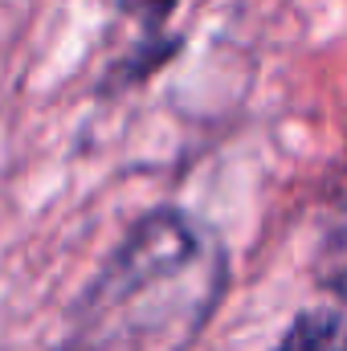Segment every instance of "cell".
I'll return each instance as SVG.
<instances>
[{"label":"cell","instance_id":"3957f363","mask_svg":"<svg viewBox=\"0 0 347 351\" xmlns=\"http://www.w3.org/2000/svg\"><path fill=\"white\" fill-rule=\"evenodd\" d=\"M274 351H347V306L323 302L298 311Z\"/></svg>","mask_w":347,"mask_h":351},{"label":"cell","instance_id":"7a4b0ae2","mask_svg":"<svg viewBox=\"0 0 347 351\" xmlns=\"http://www.w3.org/2000/svg\"><path fill=\"white\" fill-rule=\"evenodd\" d=\"M176 4H180V0H119V8L143 25V41H139L123 62H115V66H110L106 86H102V90L139 86V82H147L160 66H168V58L180 49V41H176V37H164V21L176 12Z\"/></svg>","mask_w":347,"mask_h":351},{"label":"cell","instance_id":"277c9868","mask_svg":"<svg viewBox=\"0 0 347 351\" xmlns=\"http://www.w3.org/2000/svg\"><path fill=\"white\" fill-rule=\"evenodd\" d=\"M315 274L319 282L347 306V192L335 208V217L323 225V241L315 254Z\"/></svg>","mask_w":347,"mask_h":351},{"label":"cell","instance_id":"6da1fadb","mask_svg":"<svg viewBox=\"0 0 347 351\" xmlns=\"http://www.w3.org/2000/svg\"><path fill=\"white\" fill-rule=\"evenodd\" d=\"M229 290V250L188 208H147L82 290L62 351H188Z\"/></svg>","mask_w":347,"mask_h":351}]
</instances>
